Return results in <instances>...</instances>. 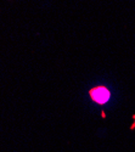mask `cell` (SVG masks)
I'll list each match as a JSON object with an SVG mask.
<instances>
[{"instance_id":"cell-1","label":"cell","mask_w":135,"mask_h":152,"mask_svg":"<svg viewBox=\"0 0 135 152\" xmlns=\"http://www.w3.org/2000/svg\"><path fill=\"white\" fill-rule=\"evenodd\" d=\"M89 95L91 97L93 101L97 104H106L107 101L109 100V91L108 89H106L105 86H96L93 88V89L89 91Z\"/></svg>"}]
</instances>
